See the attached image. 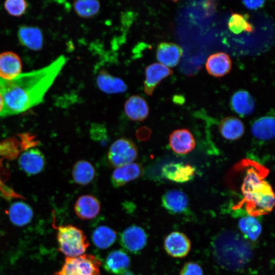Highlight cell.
Wrapping results in <instances>:
<instances>
[{
    "instance_id": "13",
    "label": "cell",
    "mask_w": 275,
    "mask_h": 275,
    "mask_svg": "<svg viewBox=\"0 0 275 275\" xmlns=\"http://www.w3.org/2000/svg\"><path fill=\"white\" fill-rule=\"evenodd\" d=\"M195 144L193 135L185 129L176 130L169 137L170 147L173 151L179 154H185L191 151Z\"/></svg>"
},
{
    "instance_id": "5",
    "label": "cell",
    "mask_w": 275,
    "mask_h": 275,
    "mask_svg": "<svg viewBox=\"0 0 275 275\" xmlns=\"http://www.w3.org/2000/svg\"><path fill=\"white\" fill-rule=\"evenodd\" d=\"M138 155V148L130 139L120 138L109 147L107 158L112 166L120 167L132 163Z\"/></svg>"
},
{
    "instance_id": "18",
    "label": "cell",
    "mask_w": 275,
    "mask_h": 275,
    "mask_svg": "<svg viewBox=\"0 0 275 275\" xmlns=\"http://www.w3.org/2000/svg\"><path fill=\"white\" fill-rule=\"evenodd\" d=\"M22 63L15 53L7 51L0 54V78L12 79L21 73Z\"/></svg>"
},
{
    "instance_id": "10",
    "label": "cell",
    "mask_w": 275,
    "mask_h": 275,
    "mask_svg": "<svg viewBox=\"0 0 275 275\" xmlns=\"http://www.w3.org/2000/svg\"><path fill=\"white\" fill-rule=\"evenodd\" d=\"M143 172V167L139 163H131L118 167L112 174V185L115 187L123 186L141 176Z\"/></svg>"
},
{
    "instance_id": "22",
    "label": "cell",
    "mask_w": 275,
    "mask_h": 275,
    "mask_svg": "<svg viewBox=\"0 0 275 275\" xmlns=\"http://www.w3.org/2000/svg\"><path fill=\"white\" fill-rule=\"evenodd\" d=\"M9 216L11 222L14 225L22 227L30 223L33 217V211L27 204L22 202H17L11 205Z\"/></svg>"
},
{
    "instance_id": "6",
    "label": "cell",
    "mask_w": 275,
    "mask_h": 275,
    "mask_svg": "<svg viewBox=\"0 0 275 275\" xmlns=\"http://www.w3.org/2000/svg\"><path fill=\"white\" fill-rule=\"evenodd\" d=\"M164 248L170 256L177 258H183L190 251L191 243L185 234L179 231H174L166 237Z\"/></svg>"
},
{
    "instance_id": "3",
    "label": "cell",
    "mask_w": 275,
    "mask_h": 275,
    "mask_svg": "<svg viewBox=\"0 0 275 275\" xmlns=\"http://www.w3.org/2000/svg\"><path fill=\"white\" fill-rule=\"evenodd\" d=\"M55 228L57 230V239L60 252L69 257L84 254L90 244L81 229L70 225Z\"/></svg>"
},
{
    "instance_id": "29",
    "label": "cell",
    "mask_w": 275,
    "mask_h": 275,
    "mask_svg": "<svg viewBox=\"0 0 275 275\" xmlns=\"http://www.w3.org/2000/svg\"><path fill=\"white\" fill-rule=\"evenodd\" d=\"M73 8L80 17L90 18L99 13L100 4L96 0L76 1L73 2Z\"/></svg>"
},
{
    "instance_id": "25",
    "label": "cell",
    "mask_w": 275,
    "mask_h": 275,
    "mask_svg": "<svg viewBox=\"0 0 275 275\" xmlns=\"http://www.w3.org/2000/svg\"><path fill=\"white\" fill-rule=\"evenodd\" d=\"M219 128L222 136L230 140L240 138L244 130L243 123L234 117H228L223 119L219 124Z\"/></svg>"
},
{
    "instance_id": "33",
    "label": "cell",
    "mask_w": 275,
    "mask_h": 275,
    "mask_svg": "<svg viewBox=\"0 0 275 275\" xmlns=\"http://www.w3.org/2000/svg\"><path fill=\"white\" fill-rule=\"evenodd\" d=\"M265 1H243V3H244V5L247 7L248 8L250 9H257L260 7H261Z\"/></svg>"
},
{
    "instance_id": "21",
    "label": "cell",
    "mask_w": 275,
    "mask_h": 275,
    "mask_svg": "<svg viewBox=\"0 0 275 275\" xmlns=\"http://www.w3.org/2000/svg\"><path fill=\"white\" fill-rule=\"evenodd\" d=\"M233 109L241 116L251 115L255 108V101L246 91L241 90L235 92L231 99Z\"/></svg>"
},
{
    "instance_id": "27",
    "label": "cell",
    "mask_w": 275,
    "mask_h": 275,
    "mask_svg": "<svg viewBox=\"0 0 275 275\" xmlns=\"http://www.w3.org/2000/svg\"><path fill=\"white\" fill-rule=\"evenodd\" d=\"M238 227L243 234L252 241L256 240L262 232L261 224L254 216L251 215L240 218Z\"/></svg>"
},
{
    "instance_id": "1",
    "label": "cell",
    "mask_w": 275,
    "mask_h": 275,
    "mask_svg": "<svg viewBox=\"0 0 275 275\" xmlns=\"http://www.w3.org/2000/svg\"><path fill=\"white\" fill-rule=\"evenodd\" d=\"M67 62L61 55L48 65L21 73L10 79L0 78L5 117L19 114L41 103Z\"/></svg>"
},
{
    "instance_id": "31",
    "label": "cell",
    "mask_w": 275,
    "mask_h": 275,
    "mask_svg": "<svg viewBox=\"0 0 275 275\" xmlns=\"http://www.w3.org/2000/svg\"><path fill=\"white\" fill-rule=\"evenodd\" d=\"M27 7V3L23 0L7 1L4 4L7 12L14 16H20L23 14Z\"/></svg>"
},
{
    "instance_id": "9",
    "label": "cell",
    "mask_w": 275,
    "mask_h": 275,
    "mask_svg": "<svg viewBox=\"0 0 275 275\" xmlns=\"http://www.w3.org/2000/svg\"><path fill=\"white\" fill-rule=\"evenodd\" d=\"M182 54V49L178 45L163 42L157 45L156 56L159 63L169 68L178 64Z\"/></svg>"
},
{
    "instance_id": "2",
    "label": "cell",
    "mask_w": 275,
    "mask_h": 275,
    "mask_svg": "<svg viewBox=\"0 0 275 275\" xmlns=\"http://www.w3.org/2000/svg\"><path fill=\"white\" fill-rule=\"evenodd\" d=\"M244 163L246 169L241 186L243 197L239 205H244L249 215L255 217L267 214L274 205L272 188L264 180L268 170L251 160H244Z\"/></svg>"
},
{
    "instance_id": "17",
    "label": "cell",
    "mask_w": 275,
    "mask_h": 275,
    "mask_svg": "<svg viewBox=\"0 0 275 275\" xmlns=\"http://www.w3.org/2000/svg\"><path fill=\"white\" fill-rule=\"evenodd\" d=\"M162 206L169 212L175 214L184 212L187 207L188 199L181 190L173 189L166 191L161 198Z\"/></svg>"
},
{
    "instance_id": "4",
    "label": "cell",
    "mask_w": 275,
    "mask_h": 275,
    "mask_svg": "<svg viewBox=\"0 0 275 275\" xmlns=\"http://www.w3.org/2000/svg\"><path fill=\"white\" fill-rule=\"evenodd\" d=\"M101 261L90 254L66 257L61 269L54 275H100Z\"/></svg>"
},
{
    "instance_id": "30",
    "label": "cell",
    "mask_w": 275,
    "mask_h": 275,
    "mask_svg": "<svg viewBox=\"0 0 275 275\" xmlns=\"http://www.w3.org/2000/svg\"><path fill=\"white\" fill-rule=\"evenodd\" d=\"M228 28L235 34H239L243 32L253 33L254 28L248 20V16L237 13H233L230 16Z\"/></svg>"
},
{
    "instance_id": "24",
    "label": "cell",
    "mask_w": 275,
    "mask_h": 275,
    "mask_svg": "<svg viewBox=\"0 0 275 275\" xmlns=\"http://www.w3.org/2000/svg\"><path fill=\"white\" fill-rule=\"evenodd\" d=\"M252 133L257 139L267 141L274 136V118L265 116L256 120L252 126Z\"/></svg>"
},
{
    "instance_id": "11",
    "label": "cell",
    "mask_w": 275,
    "mask_h": 275,
    "mask_svg": "<svg viewBox=\"0 0 275 275\" xmlns=\"http://www.w3.org/2000/svg\"><path fill=\"white\" fill-rule=\"evenodd\" d=\"M96 84L100 91L108 94L124 93L128 89L123 79L113 75L105 69L99 71L96 77Z\"/></svg>"
},
{
    "instance_id": "14",
    "label": "cell",
    "mask_w": 275,
    "mask_h": 275,
    "mask_svg": "<svg viewBox=\"0 0 275 275\" xmlns=\"http://www.w3.org/2000/svg\"><path fill=\"white\" fill-rule=\"evenodd\" d=\"M124 112L130 120L142 121L147 118L149 108L145 99L140 95H133L125 101Z\"/></svg>"
},
{
    "instance_id": "12",
    "label": "cell",
    "mask_w": 275,
    "mask_h": 275,
    "mask_svg": "<svg viewBox=\"0 0 275 275\" xmlns=\"http://www.w3.org/2000/svg\"><path fill=\"white\" fill-rule=\"evenodd\" d=\"M74 209L76 215L81 219H91L99 214L100 204L98 199L92 195H82L77 199Z\"/></svg>"
},
{
    "instance_id": "26",
    "label": "cell",
    "mask_w": 275,
    "mask_h": 275,
    "mask_svg": "<svg viewBox=\"0 0 275 275\" xmlns=\"http://www.w3.org/2000/svg\"><path fill=\"white\" fill-rule=\"evenodd\" d=\"M95 173L94 167L90 162L80 160L74 164L72 175L76 183L86 185L93 181Z\"/></svg>"
},
{
    "instance_id": "16",
    "label": "cell",
    "mask_w": 275,
    "mask_h": 275,
    "mask_svg": "<svg viewBox=\"0 0 275 275\" xmlns=\"http://www.w3.org/2000/svg\"><path fill=\"white\" fill-rule=\"evenodd\" d=\"M232 68V61L229 55L224 52L211 54L206 63L208 73L215 77H222L228 74Z\"/></svg>"
},
{
    "instance_id": "28",
    "label": "cell",
    "mask_w": 275,
    "mask_h": 275,
    "mask_svg": "<svg viewBox=\"0 0 275 275\" xmlns=\"http://www.w3.org/2000/svg\"><path fill=\"white\" fill-rule=\"evenodd\" d=\"M116 239V233L112 229L101 226L96 228L92 234V240L94 244L101 249L111 246Z\"/></svg>"
},
{
    "instance_id": "23",
    "label": "cell",
    "mask_w": 275,
    "mask_h": 275,
    "mask_svg": "<svg viewBox=\"0 0 275 275\" xmlns=\"http://www.w3.org/2000/svg\"><path fill=\"white\" fill-rule=\"evenodd\" d=\"M18 37L20 43L30 49L38 50L42 47V35L38 28L22 26L18 30Z\"/></svg>"
},
{
    "instance_id": "15",
    "label": "cell",
    "mask_w": 275,
    "mask_h": 275,
    "mask_svg": "<svg viewBox=\"0 0 275 275\" xmlns=\"http://www.w3.org/2000/svg\"><path fill=\"white\" fill-rule=\"evenodd\" d=\"M19 164L28 174L34 175L41 172L45 165V158L38 149H32L24 152L20 156Z\"/></svg>"
},
{
    "instance_id": "7",
    "label": "cell",
    "mask_w": 275,
    "mask_h": 275,
    "mask_svg": "<svg viewBox=\"0 0 275 275\" xmlns=\"http://www.w3.org/2000/svg\"><path fill=\"white\" fill-rule=\"evenodd\" d=\"M147 242V235L140 227L131 226L126 228L121 234L120 242L127 251L133 253L140 252Z\"/></svg>"
},
{
    "instance_id": "8",
    "label": "cell",
    "mask_w": 275,
    "mask_h": 275,
    "mask_svg": "<svg viewBox=\"0 0 275 275\" xmlns=\"http://www.w3.org/2000/svg\"><path fill=\"white\" fill-rule=\"evenodd\" d=\"M172 74L171 69L159 63H154L147 66L145 68V79L144 81L145 93L148 96L152 95L159 83Z\"/></svg>"
},
{
    "instance_id": "19",
    "label": "cell",
    "mask_w": 275,
    "mask_h": 275,
    "mask_svg": "<svg viewBox=\"0 0 275 275\" xmlns=\"http://www.w3.org/2000/svg\"><path fill=\"white\" fill-rule=\"evenodd\" d=\"M162 172L167 179L174 182L183 183L193 179L195 169L189 164L170 163L163 166Z\"/></svg>"
},
{
    "instance_id": "32",
    "label": "cell",
    "mask_w": 275,
    "mask_h": 275,
    "mask_svg": "<svg viewBox=\"0 0 275 275\" xmlns=\"http://www.w3.org/2000/svg\"><path fill=\"white\" fill-rule=\"evenodd\" d=\"M180 275H204V273L199 264L194 262H188L182 267Z\"/></svg>"
},
{
    "instance_id": "34",
    "label": "cell",
    "mask_w": 275,
    "mask_h": 275,
    "mask_svg": "<svg viewBox=\"0 0 275 275\" xmlns=\"http://www.w3.org/2000/svg\"><path fill=\"white\" fill-rule=\"evenodd\" d=\"M5 117V104L2 94L0 93V117Z\"/></svg>"
},
{
    "instance_id": "20",
    "label": "cell",
    "mask_w": 275,
    "mask_h": 275,
    "mask_svg": "<svg viewBox=\"0 0 275 275\" xmlns=\"http://www.w3.org/2000/svg\"><path fill=\"white\" fill-rule=\"evenodd\" d=\"M129 265L130 259L126 253L122 250H115L108 255L104 267L110 273L121 275L125 272Z\"/></svg>"
}]
</instances>
